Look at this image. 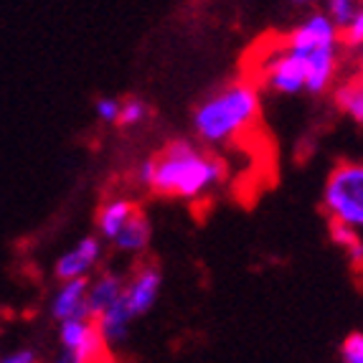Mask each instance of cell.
I'll list each match as a JSON object with an SVG mask.
<instances>
[{
    "label": "cell",
    "instance_id": "1",
    "mask_svg": "<svg viewBox=\"0 0 363 363\" xmlns=\"http://www.w3.org/2000/svg\"><path fill=\"white\" fill-rule=\"evenodd\" d=\"M224 176L226 168L218 157L196 150L186 140H173L152 157L150 191L157 196L199 199Z\"/></svg>",
    "mask_w": 363,
    "mask_h": 363
},
{
    "label": "cell",
    "instance_id": "2",
    "mask_svg": "<svg viewBox=\"0 0 363 363\" xmlns=\"http://www.w3.org/2000/svg\"><path fill=\"white\" fill-rule=\"evenodd\" d=\"M259 117V94L249 82H236L199 104L194 128L206 143H226L255 125Z\"/></svg>",
    "mask_w": 363,
    "mask_h": 363
},
{
    "label": "cell",
    "instance_id": "3",
    "mask_svg": "<svg viewBox=\"0 0 363 363\" xmlns=\"http://www.w3.org/2000/svg\"><path fill=\"white\" fill-rule=\"evenodd\" d=\"M325 208L330 221L361 229L363 226V168L358 163H340L325 183Z\"/></svg>",
    "mask_w": 363,
    "mask_h": 363
},
{
    "label": "cell",
    "instance_id": "4",
    "mask_svg": "<svg viewBox=\"0 0 363 363\" xmlns=\"http://www.w3.org/2000/svg\"><path fill=\"white\" fill-rule=\"evenodd\" d=\"M264 84L279 94H297L305 89V54L285 49L267 64Z\"/></svg>",
    "mask_w": 363,
    "mask_h": 363
},
{
    "label": "cell",
    "instance_id": "5",
    "mask_svg": "<svg viewBox=\"0 0 363 363\" xmlns=\"http://www.w3.org/2000/svg\"><path fill=\"white\" fill-rule=\"evenodd\" d=\"M325 46H338V28L325 13H313L287 36V49L297 54H308V51L325 49Z\"/></svg>",
    "mask_w": 363,
    "mask_h": 363
},
{
    "label": "cell",
    "instance_id": "6",
    "mask_svg": "<svg viewBox=\"0 0 363 363\" xmlns=\"http://www.w3.org/2000/svg\"><path fill=\"white\" fill-rule=\"evenodd\" d=\"M160 282H163V274H160L157 264L147 262V264L138 267V272L130 279V285H125V300H128V308L133 318L145 315L155 305L157 292H160Z\"/></svg>",
    "mask_w": 363,
    "mask_h": 363
},
{
    "label": "cell",
    "instance_id": "7",
    "mask_svg": "<svg viewBox=\"0 0 363 363\" xmlns=\"http://www.w3.org/2000/svg\"><path fill=\"white\" fill-rule=\"evenodd\" d=\"M86 290H89L86 277L64 279V287L54 297V308H51L56 320L61 323V320H84V318H91L89 303H86Z\"/></svg>",
    "mask_w": 363,
    "mask_h": 363
},
{
    "label": "cell",
    "instance_id": "8",
    "mask_svg": "<svg viewBox=\"0 0 363 363\" xmlns=\"http://www.w3.org/2000/svg\"><path fill=\"white\" fill-rule=\"evenodd\" d=\"M338 46H325V49H313L305 54V89L313 94H320L333 82L335 69H338Z\"/></svg>",
    "mask_w": 363,
    "mask_h": 363
},
{
    "label": "cell",
    "instance_id": "9",
    "mask_svg": "<svg viewBox=\"0 0 363 363\" xmlns=\"http://www.w3.org/2000/svg\"><path fill=\"white\" fill-rule=\"evenodd\" d=\"M99 255H102V247L94 236H86L77 247L64 255L59 262H56V277L64 282V279H74V277H86L91 267L97 264Z\"/></svg>",
    "mask_w": 363,
    "mask_h": 363
},
{
    "label": "cell",
    "instance_id": "10",
    "mask_svg": "<svg viewBox=\"0 0 363 363\" xmlns=\"http://www.w3.org/2000/svg\"><path fill=\"white\" fill-rule=\"evenodd\" d=\"M91 320L97 325L104 343H120V340H125L128 325H130V320H133L125 295H122L120 300H115L107 310H102L97 318H91Z\"/></svg>",
    "mask_w": 363,
    "mask_h": 363
},
{
    "label": "cell",
    "instance_id": "11",
    "mask_svg": "<svg viewBox=\"0 0 363 363\" xmlns=\"http://www.w3.org/2000/svg\"><path fill=\"white\" fill-rule=\"evenodd\" d=\"M125 295V279L115 272H107L94 282V287L86 290V303H89L91 318H97L102 310H107L109 305L120 300Z\"/></svg>",
    "mask_w": 363,
    "mask_h": 363
},
{
    "label": "cell",
    "instance_id": "12",
    "mask_svg": "<svg viewBox=\"0 0 363 363\" xmlns=\"http://www.w3.org/2000/svg\"><path fill=\"white\" fill-rule=\"evenodd\" d=\"M120 249L125 252H140V249H145L147 242H150V221H147L145 211L143 208H135L133 216L125 221V226L120 229V234L112 239Z\"/></svg>",
    "mask_w": 363,
    "mask_h": 363
},
{
    "label": "cell",
    "instance_id": "13",
    "mask_svg": "<svg viewBox=\"0 0 363 363\" xmlns=\"http://www.w3.org/2000/svg\"><path fill=\"white\" fill-rule=\"evenodd\" d=\"M135 208H138V203H133V201H128V199L109 201L107 206H102V211H99V216H97L99 231H102L107 239H115L122 226H125V221L133 216Z\"/></svg>",
    "mask_w": 363,
    "mask_h": 363
},
{
    "label": "cell",
    "instance_id": "14",
    "mask_svg": "<svg viewBox=\"0 0 363 363\" xmlns=\"http://www.w3.org/2000/svg\"><path fill=\"white\" fill-rule=\"evenodd\" d=\"M335 104L340 107V112L351 115L353 122H363V86H361V79H351V82L340 84L338 91H335Z\"/></svg>",
    "mask_w": 363,
    "mask_h": 363
},
{
    "label": "cell",
    "instance_id": "15",
    "mask_svg": "<svg viewBox=\"0 0 363 363\" xmlns=\"http://www.w3.org/2000/svg\"><path fill=\"white\" fill-rule=\"evenodd\" d=\"M361 11V6H358V0H328V18L333 21L335 28H343V26L351 23V18L356 16V13Z\"/></svg>",
    "mask_w": 363,
    "mask_h": 363
},
{
    "label": "cell",
    "instance_id": "16",
    "mask_svg": "<svg viewBox=\"0 0 363 363\" xmlns=\"http://www.w3.org/2000/svg\"><path fill=\"white\" fill-rule=\"evenodd\" d=\"M147 117V104L143 99H125L120 107V117H117V125L122 128H133L138 122H143Z\"/></svg>",
    "mask_w": 363,
    "mask_h": 363
},
{
    "label": "cell",
    "instance_id": "17",
    "mask_svg": "<svg viewBox=\"0 0 363 363\" xmlns=\"http://www.w3.org/2000/svg\"><path fill=\"white\" fill-rule=\"evenodd\" d=\"M338 43H345V46H351V49L361 46L363 43V11H358L351 18V23L338 30Z\"/></svg>",
    "mask_w": 363,
    "mask_h": 363
},
{
    "label": "cell",
    "instance_id": "18",
    "mask_svg": "<svg viewBox=\"0 0 363 363\" xmlns=\"http://www.w3.org/2000/svg\"><path fill=\"white\" fill-rule=\"evenodd\" d=\"M340 356H343V363H363V335L358 330L343 340Z\"/></svg>",
    "mask_w": 363,
    "mask_h": 363
},
{
    "label": "cell",
    "instance_id": "19",
    "mask_svg": "<svg viewBox=\"0 0 363 363\" xmlns=\"http://www.w3.org/2000/svg\"><path fill=\"white\" fill-rule=\"evenodd\" d=\"M330 239L343 249L361 242V239H358V229H351V226L340 224V221H330Z\"/></svg>",
    "mask_w": 363,
    "mask_h": 363
},
{
    "label": "cell",
    "instance_id": "20",
    "mask_svg": "<svg viewBox=\"0 0 363 363\" xmlns=\"http://www.w3.org/2000/svg\"><path fill=\"white\" fill-rule=\"evenodd\" d=\"M120 107H122L120 99H115V97H102L97 102V115H99V120H104V122H117V117H120Z\"/></svg>",
    "mask_w": 363,
    "mask_h": 363
},
{
    "label": "cell",
    "instance_id": "21",
    "mask_svg": "<svg viewBox=\"0 0 363 363\" xmlns=\"http://www.w3.org/2000/svg\"><path fill=\"white\" fill-rule=\"evenodd\" d=\"M0 363H38V361L33 351H21V353H13V356L3 358Z\"/></svg>",
    "mask_w": 363,
    "mask_h": 363
},
{
    "label": "cell",
    "instance_id": "22",
    "mask_svg": "<svg viewBox=\"0 0 363 363\" xmlns=\"http://www.w3.org/2000/svg\"><path fill=\"white\" fill-rule=\"evenodd\" d=\"M138 178H140V186L150 188V181H152V157H147L145 163L140 165V173H138Z\"/></svg>",
    "mask_w": 363,
    "mask_h": 363
},
{
    "label": "cell",
    "instance_id": "23",
    "mask_svg": "<svg viewBox=\"0 0 363 363\" xmlns=\"http://www.w3.org/2000/svg\"><path fill=\"white\" fill-rule=\"evenodd\" d=\"M54 363H86V361L82 356H77L74 351H69V348H64V351L54 358Z\"/></svg>",
    "mask_w": 363,
    "mask_h": 363
},
{
    "label": "cell",
    "instance_id": "24",
    "mask_svg": "<svg viewBox=\"0 0 363 363\" xmlns=\"http://www.w3.org/2000/svg\"><path fill=\"white\" fill-rule=\"evenodd\" d=\"M348 255H351V259H353V267H356V269H361V262H363V244H361V242H356L353 247H348Z\"/></svg>",
    "mask_w": 363,
    "mask_h": 363
},
{
    "label": "cell",
    "instance_id": "25",
    "mask_svg": "<svg viewBox=\"0 0 363 363\" xmlns=\"http://www.w3.org/2000/svg\"><path fill=\"white\" fill-rule=\"evenodd\" d=\"M292 3H297V6H303V3H310V0H292Z\"/></svg>",
    "mask_w": 363,
    "mask_h": 363
}]
</instances>
